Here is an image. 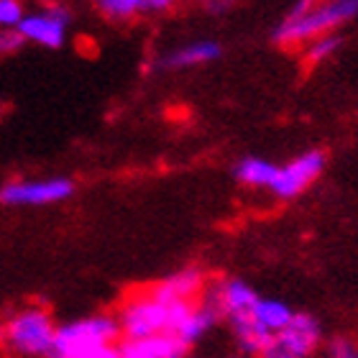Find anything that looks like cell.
<instances>
[{
    "mask_svg": "<svg viewBox=\"0 0 358 358\" xmlns=\"http://www.w3.org/2000/svg\"><path fill=\"white\" fill-rule=\"evenodd\" d=\"M120 322L115 315L100 313L69 320L57 328L49 358H100L110 345L120 343Z\"/></svg>",
    "mask_w": 358,
    "mask_h": 358,
    "instance_id": "4",
    "label": "cell"
},
{
    "mask_svg": "<svg viewBox=\"0 0 358 358\" xmlns=\"http://www.w3.org/2000/svg\"><path fill=\"white\" fill-rule=\"evenodd\" d=\"M236 6H238V0H202V10L208 15H215V18H223Z\"/></svg>",
    "mask_w": 358,
    "mask_h": 358,
    "instance_id": "21",
    "label": "cell"
},
{
    "mask_svg": "<svg viewBox=\"0 0 358 358\" xmlns=\"http://www.w3.org/2000/svg\"><path fill=\"white\" fill-rule=\"evenodd\" d=\"M72 23L69 8L59 3H49L41 10H31L21 21L18 31L26 38V44H36L44 49H62L67 44V31Z\"/></svg>",
    "mask_w": 358,
    "mask_h": 358,
    "instance_id": "8",
    "label": "cell"
},
{
    "mask_svg": "<svg viewBox=\"0 0 358 358\" xmlns=\"http://www.w3.org/2000/svg\"><path fill=\"white\" fill-rule=\"evenodd\" d=\"M194 305L197 302H172V299L159 297L149 287L126 297L115 317L120 322L123 338H151L164 336V333L177 336V330L182 328V322L192 313Z\"/></svg>",
    "mask_w": 358,
    "mask_h": 358,
    "instance_id": "2",
    "label": "cell"
},
{
    "mask_svg": "<svg viewBox=\"0 0 358 358\" xmlns=\"http://www.w3.org/2000/svg\"><path fill=\"white\" fill-rule=\"evenodd\" d=\"M322 345V325L310 313H294L284 330L274 333L262 358H313Z\"/></svg>",
    "mask_w": 358,
    "mask_h": 358,
    "instance_id": "5",
    "label": "cell"
},
{
    "mask_svg": "<svg viewBox=\"0 0 358 358\" xmlns=\"http://www.w3.org/2000/svg\"><path fill=\"white\" fill-rule=\"evenodd\" d=\"M26 13L21 0H0V29H18Z\"/></svg>",
    "mask_w": 358,
    "mask_h": 358,
    "instance_id": "18",
    "label": "cell"
},
{
    "mask_svg": "<svg viewBox=\"0 0 358 358\" xmlns=\"http://www.w3.org/2000/svg\"><path fill=\"white\" fill-rule=\"evenodd\" d=\"M205 287H208L205 271L200 266H185L174 271V274L164 276L151 289L157 292L159 297L172 299V302H197L202 297Z\"/></svg>",
    "mask_w": 358,
    "mask_h": 358,
    "instance_id": "10",
    "label": "cell"
},
{
    "mask_svg": "<svg viewBox=\"0 0 358 358\" xmlns=\"http://www.w3.org/2000/svg\"><path fill=\"white\" fill-rule=\"evenodd\" d=\"M254 315L259 325L266 330L268 336H274L279 330H284L287 325L292 322L294 317V310H292L284 299H276V297H259L254 307Z\"/></svg>",
    "mask_w": 358,
    "mask_h": 358,
    "instance_id": "15",
    "label": "cell"
},
{
    "mask_svg": "<svg viewBox=\"0 0 358 358\" xmlns=\"http://www.w3.org/2000/svg\"><path fill=\"white\" fill-rule=\"evenodd\" d=\"M225 322L231 325V333H233V338H236V343H238L243 356L262 358L264 348H266V343L271 341V336L259 325L254 313L236 315V317H231V320H225Z\"/></svg>",
    "mask_w": 358,
    "mask_h": 358,
    "instance_id": "12",
    "label": "cell"
},
{
    "mask_svg": "<svg viewBox=\"0 0 358 358\" xmlns=\"http://www.w3.org/2000/svg\"><path fill=\"white\" fill-rule=\"evenodd\" d=\"M353 18H358V0H297L271 38L279 46H305L313 38L338 34Z\"/></svg>",
    "mask_w": 358,
    "mask_h": 358,
    "instance_id": "1",
    "label": "cell"
},
{
    "mask_svg": "<svg viewBox=\"0 0 358 358\" xmlns=\"http://www.w3.org/2000/svg\"><path fill=\"white\" fill-rule=\"evenodd\" d=\"M325 154L320 149H310L297 154L294 159H289L287 164L279 166L276 179L268 192L279 197V200H294L299 194L310 189L317 182L322 172H325Z\"/></svg>",
    "mask_w": 358,
    "mask_h": 358,
    "instance_id": "7",
    "label": "cell"
},
{
    "mask_svg": "<svg viewBox=\"0 0 358 358\" xmlns=\"http://www.w3.org/2000/svg\"><path fill=\"white\" fill-rule=\"evenodd\" d=\"M276 172H279V166L264 157H243L238 159V164L233 166L236 182H241L243 187H251V189H271Z\"/></svg>",
    "mask_w": 358,
    "mask_h": 358,
    "instance_id": "13",
    "label": "cell"
},
{
    "mask_svg": "<svg viewBox=\"0 0 358 358\" xmlns=\"http://www.w3.org/2000/svg\"><path fill=\"white\" fill-rule=\"evenodd\" d=\"M341 46H343V36L341 34H328V36L307 41L302 46V57H305L307 64H322V62L333 59Z\"/></svg>",
    "mask_w": 358,
    "mask_h": 358,
    "instance_id": "17",
    "label": "cell"
},
{
    "mask_svg": "<svg viewBox=\"0 0 358 358\" xmlns=\"http://www.w3.org/2000/svg\"><path fill=\"white\" fill-rule=\"evenodd\" d=\"M223 46L213 41V38H202V41H189L185 46H177L169 54L162 57V67L164 69H194L205 67L220 59Z\"/></svg>",
    "mask_w": 358,
    "mask_h": 358,
    "instance_id": "11",
    "label": "cell"
},
{
    "mask_svg": "<svg viewBox=\"0 0 358 358\" xmlns=\"http://www.w3.org/2000/svg\"><path fill=\"white\" fill-rule=\"evenodd\" d=\"M23 44H26V38L21 36L18 29H0V57H10Z\"/></svg>",
    "mask_w": 358,
    "mask_h": 358,
    "instance_id": "20",
    "label": "cell"
},
{
    "mask_svg": "<svg viewBox=\"0 0 358 358\" xmlns=\"http://www.w3.org/2000/svg\"><path fill=\"white\" fill-rule=\"evenodd\" d=\"M187 351L189 348L177 336L164 333L151 338H123L100 358H187Z\"/></svg>",
    "mask_w": 358,
    "mask_h": 358,
    "instance_id": "9",
    "label": "cell"
},
{
    "mask_svg": "<svg viewBox=\"0 0 358 358\" xmlns=\"http://www.w3.org/2000/svg\"><path fill=\"white\" fill-rule=\"evenodd\" d=\"M57 328L49 310L21 307L0 322V348L15 358H49Z\"/></svg>",
    "mask_w": 358,
    "mask_h": 358,
    "instance_id": "3",
    "label": "cell"
},
{
    "mask_svg": "<svg viewBox=\"0 0 358 358\" xmlns=\"http://www.w3.org/2000/svg\"><path fill=\"white\" fill-rule=\"evenodd\" d=\"M220 320H223V317H220L213 307L202 305L200 299H197V305L192 307V313L187 315V320L182 322V328L177 330V338L189 348V345L200 343L202 338L208 336L210 330L215 328Z\"/></svg>",
    "mask_w": 358,
    "mask_h": 358,
    "instance_id": "14",
    "label": "cell"
},
{
    "mask_svg": "<svg viewBox=\"0 0 358 358\" xmlns=\"http://www.w3.org/2000/svg\"><path fill=\"white\" fill-rule=\"evenodd\" d=\"M328 358H358V343L345 336L333 338L328 343Z\"/></svg>",
    "mask_w": 358,
    "mask_h": 358,
    "instance_id": "19",
    "label": "cell"
},
{
    "mask_svg": "<svg viewBox=\"0 0 358 358\" xmlns=\"http://www.w3.org/2000/svg\"><path fill=\"white\" fill-rule=\"evenodd\" d=\"M75 194V182L69 177L21 179L0 187V202L8 208H46L64 202Z\"/></svg>",
    "mask_w": 358,
    "mask_h": 358,
    "instance_id": "6",
    "label": "cell"
},
{
    "mask_svg": "<svg viewBox=\"0 0 358 358\" xmlns=\"http://www.w3.org/2000/svg\"><path fill=\"white\" fill-rule=\"evenodd\" d=\"M177 3L179 0H146V3H143V13H149V15L166 13V10H172Z\"/></svg>",
    "mask_w": 358,
    "mask_h": 358,
    "instance_id": "22",
    "label": "cell"
},
{
    "mask_svg": "<svg viewBox=\"0 0 358 358\" xmlns=\"http://www.w3.org/2000/svg\"><path fill=\"white\" fill-rule=\"evenodd\" d=\"M143 3L146 0H95L97 10L113 23L134 21L143 13Z\"/></svg>",
    "mask_w": 358,
    "mask_h": 358,
    "instance_id": "16",
    "label": "cell"
}]
</instances>
